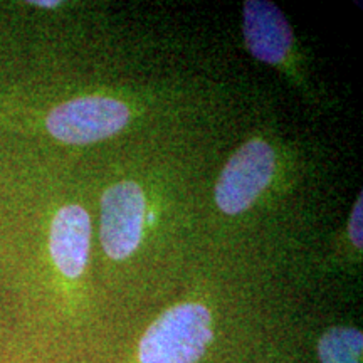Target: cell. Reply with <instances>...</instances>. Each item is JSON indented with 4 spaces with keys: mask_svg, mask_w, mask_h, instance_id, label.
<instances>
[{
    "mask_svg": "<svg viewBox=\"0 0 363 363\" xmlns=\"http://www.w3.org/2000/svg\"><path fill=\"white\" fill-rule=\"evenodd\" d=\"M212 342V316L206 306L184 303L165 311L140 342L142 363H195Z\"/></svg>",
    "mask_w": 363,
    "mask_h": 363,
    "instance_id": "6da1fadb",
    "label": "cell"
},
{
    "mask_svg": "<svg viewBox=\"0 0 363 363\" xmlns=\"http://www.w3.org/2000/svg\"><path fill=\"white\" fill-rule=\"evenodd\" d=\"M128 121L130 110L120 99L86 96L54 108L45 126L59 142L88 145L110 138L123 130Z\"/></svg>",
    "mask_w": 363,
    "mask_h": 363,
    "instance_id": "7a4b0ae2",
    "label": "cell"
},
{
    "mask_svg": "<svg viewBox=\"0 0 363 363\" xmlns=\"http://www.w3.org/2000/svg\"><path fill=\"white\" fill-rule=\"evenodd\" d=\"M274 150L262 140L242 145L222 169L216 185L217 207L235 216L256 202L274 175Z\"/></svg>",
    "mask_w": 363,
    "mask_h": 363,
    "instance_id": "3957f363",
    "label": "cell"
},
{
    "mask_svg": "<svg viewBox=\"0 0 363 363\" xmlns=\"http://www.w3.org/2000/svg\"><path fill=\"white\" fill-rule=\"evenodd\" d=\"M145 207L143 190L135 182H120L103 194L99 239L111 259H126L138 249L143 234Z\"/></svg>",
    "mask_w": 363,
    "mask_h": 363,
    "instance_id": "277c9868",
    "label": "cell"
},
{
    "mask_svg": "<svg viewBox=\"0 0 363 363\" xmlns=\"http://www.w3.org/2000/svg\"><path fill=\"white\" fill-rule=\"evenodd\" d=\"M244 39L254 57L278 65L289 52L293 33L278 6L266 0H247L244 4Z\"/></svg>",
    "mask_w": 363,
    "mask_h": 363,
    "instance_id": "5b68a950",
    "label": "cell"
},
{
    "mask_svg": "<svg viewBox=\"0 0 363 363\" xmlns=\"http://www.w3.org/2000/svg\"><path fill=\"white\" fill-rule=\"evenodd\" d=\"M91 219L81 206H66L51 225L49 249L57 269L67 278L83 274L89 257Z\"/></svg>",
    "mask_w": 363,
    "mask_h": 363,
    "instance_id": "8992f818",
    "label": "cell"
},
{
    "mask_svg": "<svg viewBox=\"0 0 363 363\" xmlns=\"http://www.w3.org/2000/svg\"><path fill=\"white\" fill-rule=\"evenodd\" d=\"M363 335L355 328H331L318 343L321 363H362Z\"/></svg>",
    "mask_w": 363,
    "mask_h": 363,
    "instance_id": "52a82bcc",
    "label": "cell"
},
{
    "mask_svg": "<svg viewBox=\"0 0 363 363\" xmlns=\"http://www.w3.org/2000/svg\"><path fill=\"white\" fill-rule=\"evenodd\" d=\"M362 222H363V197L357 199L355 207H353L350 222H348V233H350L352 242L355 244L358 249L363 246V230H362Z\"/></svg>",
    "mask_w": 363,
    "mask_h": 363,
    "instance_id": "ba28073f",
    "label": "cell"
},
{
    "mask_svg": "<svg viewBox=\"0 0 363 363\" xmlns=\"http://www.w3.org/2000/svg\"><path fill=\"white\" fill-rule=\"evenodd\" d=\"M33 4V6H39V7H48V9H51V7H57L59 6V2L57 0H52V2H49V0H45V2H30Z\"/></svg>",
    "mask_w": 363,
    "mask_h": 363,
    "instance_id": "9c48e42d",
    "label": "cell"
}]
</instances>
